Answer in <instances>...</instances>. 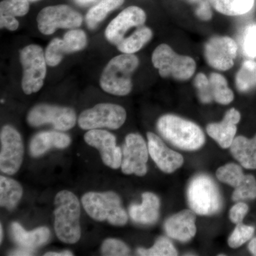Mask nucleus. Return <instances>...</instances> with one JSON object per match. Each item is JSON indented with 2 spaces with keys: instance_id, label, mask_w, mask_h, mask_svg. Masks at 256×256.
I'll list each match as a JSON object with an SVG mask.
<instances>
[{
  "instance_id": "10",
  "label": "nucleus",
  "mask_w": 256,
  "mask_h": 256,
  "mask_svg": "<svg viewBox=\"0 0 256 256\" xmlns=\"http://www.w3.org/2000/svg\"><path fill=\"white\" fill-rule=\"evenodd\" d=\"M28 122L33 127L52 124L55 129L66 131L74 127L76 122V114L70 108L40 104L30 111Z\"/></svg>"
},
{
  "instance_id": "37",
  "label": "nucleus",
  "mask_w": 256,
  "mask_h": 256,
  "mask_svg": "<svg viewBox=\"0 0 256 256\" xmlns=\"http://www.w3.org/2000/svg\"><path fill=\"white\" fill-rule=\"evenodd\" d=\"M102 256H124L130 254V249L124 242L114 238H108L101 246Z\"/></svg>"
},
{
  "instance_id": "43",
  "label": "nucleus",
  "mask_w": 256,
  "mask_h": 256,
  "mask_svg": "<svg viewBox=\"0 0 256 256\" xmlns=\"http://www.w3.org/2000/svg\"><path fill=\"white\" fill-rule=\"evenodd\" d=\"M45 256H72L74 254L69 250H63L60 252H48L44 254Z\"/></svg>"
},
{
  "instance_id": "5",
  "label": "nucleus",
  "mask_w": 256,
  "mask_h": 256,
  "mask_svg": "<svg viewBox=\"0 0 256 256\" xmlns=\"http://www.w3.org/2000/svg\"><path fill=\"white\" fill-rule=\"evenodd\" d=\"M188 200L190 208L198 215L215 214L223 204L216 183L210 176L203 174L196 175L190 182Z\"/></svg>"
},
{
  "instance_id": "26",
  "label": "nucleus",
  "mask_w": 256,
  "mask_h": 256,
  "mask_svg": "<svg viewBox=\"0 0 256 256\" xmlns=\"http://www.w3.org/2000/svg\"><path fill=\"white\" fill-rule=\"evenodd\" d=\"M124 0H102L87 13L86 21L90 30H94L104 20L108 13L122 4Z\"/></svg>"
},
{
  "instance_id": "22",
  "label": "nucleus",
  "mask_w": 256,
  "mask_h": 256,
  "mask_svg": "<svg viewBox=\"0 0 256 256\" xmlns=\"http://www.w3.org/2000/svg\"><path fill=\"white\" fill-rule=\"evenodd\" d=\"M230 152L244 168L256 170V134L252 139L244 136L234 138Z\"/></svg>"
},
{
  "instance_id": "19",
  "label": "nucleus",
  "mask_w": 256,
  "mask_h": 256,
  "mask_svg": "<svg viewBox=\"0 0 256 256\" xmlns=\"http://www.w3.org/2000/svg\"><path fill=\"white\" fill-rule=\"evenodd\" d=\"M72 142L70 136L65 133L46 131L35 134L30 142V154L37 158L45 154L52 148L65 149Z\"/></svg>"
},
{
  "instance_id": "16",
  "label": "nucleus",
  "mask_w": 256,
  "mask_h": 256,
  "mask_svg": "<svg viewBox=\"0 0 256 256\" xmlns=\"http://www.w3.org/2000/svg\"><path fill=\"white\" fill-rule=\"evenodd\" d=\"M148 150L152 159L162 171L172 173L183 164V156L170 149L161 138L152 132H148Z\"/></svg>"
},
{
  "instance_id": "6",
  "label": "nucleus",
  "mask_w": 256,
  "mask_h": 256,
  "mask_svg": "<svg viewBox=\"0 0 256 256\" xmlns=\"http://www.w3.org/2000/svg\"><path fill=\"white\" fill-rule=\"evenodd\" d=\"M153 65L163 78L172 77L178 80H188L196 70L195 60L188 56L178 55L169 45L160 44L152 56Z\"/></svg>"
},
{
  "instance_id": "31",
  "label": "nucleus",
  "mask_w": 256,
  "mask_h": 256,
  "mask_svg": "<svg viewBox=\"0 0 256 256\" xmlns=\"http://www.w3.org/2000/svg\"><path fill=\"white\" fill-rule=\"evenodd\" d=\"M63 41L66 53H74L85 48L87 44V37L82 30H73L66 33Z\"/></svg>"
},
{
  "instance_id": "45",
  "label": "nucleus",
  "mask_w": 256,
  "mask_h": 256,
  "mask_svg": "<svg viewBox=\"0 0 256 256\" xmlns=\"http://www.w3.org/2000/svg\"><path fill=\"white\" fill-rule=\"evenodd\" d=\"M76 3H78L80 5H86L90 4V3L94 2L96 0H75Z\"/></svg>"
},
{
  "instance_id": "3",
  "label": "nucleus",
  "mask_w": 256,
  "mask_h": 256,
  "mask_svg": "<svg viewBox=\"0 0 256 256\" xmlns=\"http://www.w3.org/2000/svg\"><path fill=\"white\" fill-rule=\"evenodd\" d=\"M139 60L134 54H124L114 57L104 68L100 79L102 90L112 95L124 96L132 90V74Z\"/></svg>"
},
{
  "instance_id": "46",
  "label": "nucleus",
  "mask_w": 256,
  "mask_h": 256,
  "mask_svg": "<svg viewBox=\"0 0 256 256\" xmlns=\"http://www.w3.org/2000/svg\"><path fill=\"white\" fill-rule=\"evenodd\" d=\"M0 234H1V235H0V242H2V239H3V228H2V225H0Z\"/></svg>"
},
{
  "instance_id": "9",
  "label": "nucleus",
  "mask_w": 256,
  "mask_h": 256,
  "mask_svg": "<svg viewBox=\"0 0 256 256\" xmlns=\"http://www.w3.org/2000/svg\"><path fill=\"white\" fill-rule=\"evenodd\" d=\"M0 170L4 174H16L24 158V144L20 132L11 126H5L0 133Z\"/></svg>"
},
{
  "instance_id": "28",
  "label": "nucleus",
  "mask_w": 256,
  "mask_h": 256,
  "mask_svg": "<svg viewBox=\"0 0 256 256\" xmlns=\"http://www.w3.org/2000/svg\"><path fill=\"white\" fill-rule=\"evenodd\" d=\"M210 86L214 100L222 105H228L234 100V92L229 88L226 79L220 74H210Z\"/></svg>"
},
{
  "instance_id": "34",
  "label": "nucleus",
  "mask_w": 256,
  "mask_h": 256,
  "mask_svg": "<svg viewBox=\"0 0 256 256\" xmlns=\"http://www.w3.org/2000/svg\"><path fill=\"white\" fill-rule=\"evenodd\" d=\"M240 46L246 56L256 58V24L248 25L242 32Z\"/></svg>"
},
{
  "instance_id": "40",
  "label": "nucleus",
  "mask_w": 256,
  "mask_h": 256,
  "mask_svg": "<svg viewBox=\"0 0 256 256\" xmlns=\"http://www.w3.org/2000/svg\"><path fill=\"white\" fill-rule=\"evenodd\" d=\"M196 14L198 18L208 21L212 18V12L210 10V4L206 1H203L200 3V6L196 10Z\"/></svg>"
},
{
  "instance_id": "48",
  "label": "nucleus",
  "mask_w": 256,
  "mask_h": 256,
  "mask_svg": "<svg viewBox=\"0 0 256 256\" xmlns=\"http://www.w3.org/2000/svg\"><path fill=\"white\" fill-rule=\"evenodd\" d=\"M32 1H35V0H32Z\"/></svg>"
},
{
  "instance_id": "12",
  "label": "nucleus",
  "mask_w": 256,
  "mask_h": 256,
  "mask_svg": "<svg viewBox=\"0 0 256 256\" xmlns=\"http://www.w3.org/2000/svg\"><path fill=\"white\" fill-rule=\"evenodd\" d=\"M148 146L142 136L134 133L128 134L122 148V172L140 176L146 175L148 172Z\"/></svg>"
},
{
  "instance_id": "27",
  "label": "nucleus",
  "mask_w": 256,
  "mask_h": 256,
  "mask_svg": "<svg viewBox=\"0 0 256 256\" xmlns=\"http://www.w3.org/2000/svg\"><path fill=\"white\" fill-rule=\"evenodd\" d=\"M236 86L239 92H250L256 86V62L247 60L242 63L236 76Z\"/></svg>"
},
{
  "instance_id": "30",
  "label": "nucleus",
  "mask_w": 256,
  "mask_h": 256,
  "mask_svg": "<svg viewBox=\"0 0 256 256\" xmlns=\"http://www.w3.org/2000/svg\"><path fill=\"white\" fill-rule=\"evenodd\" d=\"M138 254L144 256H174L178 252L173 244L166 238H160L154 245L149 249L138 248Z\"/></svg>"
},
{
  "instance_id": "17",
  "label": "nucleus",
  "mask_w": 256,
  "mask_h": 256,
  "mask_svg": "<svg viewBox=\"0 0 256 256\" xmlns=\"http://www.w3.org/2000/svg\"><path fill=\"white\" fill-rule=\"evenodd\" d=\"M196 213L192 210H184L172 216L166 220L164 228L171 238L180 242L191 240L196 232Z\"/></svg>"
},
{
  "instance_id": "44",
  "label": "nucleus",
  "mask_w": 256,
  "mask_h": 256,
  "mask_svg": "<svg viewBox=\"0 0 256 256\" xmlns=\"http://www.w3.org/2000/svg\"><path fill=\"white\" fill-rule=\"evenodd\" d=\"M249 252H252V255L256 256V237L250 240L248 245Z\"/></svg>"
},
{
  "instance_id": "38",
  "label": "nucleus",
  "mask_w": 256,
  "mask_h": 256,
  "mask_svg": "<svg viewBox=\"0 0 256 256\" xmlns=\"http://www.w3.org/2000/svg\"><path fill=\"white\" fill-rule=\"evenodd\" d=\"M194 82L195 87L196 88L198 98L202 102L210 104L214 100L210 80L205 74L202 73L197 74Z\"/></svg>"
},
{
  "instance_id": "21",
  "label": "nucleus",
  "mask_w": 256,
  "mask_h": 256,
  "mask_svg": "<svg viewBox=\"0 0 256 256\" xmlns=\"http://www.w3.org/2000/svg\"><path fill=\"white\" fill-rule=\"evenodd\" d=\"M11 234L18 245L33 250L46 244L50 238V229L45 226L26 232L21 224L14 222L11 225Z\"/></svg>"
},
{
  "instance_id": "29",
  "label": "nucleus",
  "mask_w": 256,
  "mask_h": 256,
  "mask_svg": "<svg viewBox=\"0 0 256 256\" xmlns=\"http://www.w3.org/2000/svg\"><path fill=\"white\" fill-rule=\"evenodd\" d=\"M216 175L222 182L234 188L242 184L246 176L242 168L234 163H228L220 166L217 170Z\"/></svg>"
},
{
  "instance_id": "2",
  "label": "nucleus",
  "mask_w": 256,
  "mask_h": 256,
  "mask_svg": "<svg viewBox=\"0 0 256 256\" xmlns=\"http://www.w3.org/2000/svg\"><path fill=\"white\" fill-rule=\"evenodd\" d=\"M158 130L166 140L184 150H196L204 144L201 128L174 114L162 116L158 121Z\"/></svg>"
},
{
  "instance_id": "33",
  "label": "nucleus",
  "mask_w": 256,
  "mask_h": 256,
  "mask_svg": "<svg viewBox=\"0 0 256 256\" xmlns=\"http://www.w3.org/2000/svg\"><path fill=\"white\" fill-rule=\"evenodd\" d=\"M30 4L28 0H4L0 4V15L22 16L28 14Z\"/></svg>"
},
{
  "instance_id": "25",
  "label": "nucleus",
  "mask_w": 256,
  "mask_h": 256,
  "mask_svg": "<svg viewBox=\"0 0 256 256\" xmlns=\"http://www.w3.org/2000/svg\"><path fill=\"white\" fill-rule=\"evenodd\" d=\"M152 37V32L150 28L143 26L138 28L132 35L124 38L117 45L120 52L124 54H133L142 48Z\"/></svg>"
},
{
  "instance_id": "7",
  "label": "nucleus",
  "mask_w": 256,
  "mask_h": 256,
  "mask_svg": "<svg viewBox=\"0 0 256 256\" xmlns=\"http://www.w3.org/2000/svg\"><path fill=\"white\" fill-rule=\"evenodd\" d=\"M23 67L22 87L26 95L38 92L43 86L46 74V62L42 47L28 45L20 52Z\"/></svg>"
},
{
  "instance_id": "39",
  "label": "nucleus",
  "mask_w": 256,
  "mask_h": 256,
  "mask_svg": "<svg viewBox=\"0 0 256 256\" xmlns=\"http://www.w3.org/2000/svg\"><path fill=\"white\" fill-rule=\"evenodd\" d=\"M249 207L244 202H238L230 210L229 217L234 224H238L242 223V220L245 218L246 215L248 212Z\"/></svg>"
},
{
  "instance_id": "11",
  "label": "nucleus",
  "mask_w": 256,
  "mask_h": 256,
  "mask_svg": "<svg viewBox=\"0 0 256 256\" xmlns=\"http://www.w3.org/2000/svg\"><path fill=\"white\" fill-rule=\"evenodd\" d=\"M37 24L43 34L50 35L57 28H76L82 25V18L78 12L67 5L44 8L37 16Z\"/></svg>"
},
{
  "instance_id": "4",
  "label": "nucleus",
  "mask_w": 256,
  "mask_h": 256,
  "mask_svg": "<svg viewBox=\"0 0 256 256\" xmlns=\"http://www.w3.org/2000/svg\"><path fill=\"white\" fill-rule=\"evenodd\" d=\"M84 210L89 216L98 222L108 220L114 226H124L128 217L121 200L114 192H89L82 196Z\"/></svg>"
},
{
  "instance_id": "13",
  "label": "nucleus",
  "mask_w": 256,
  "mask_h": 256,
  "mask_svg": "<svg viewBox=\"0 0 256 256\" xmlns=\"http://www.w3.org/2000/svg\"><path fill=\"white\" fill-rule=\"evenodd\" d=\"M84 140L88 146L98 150L106 166L114 170L121 166L122 151L117 146L116 136L112 133L101 129L90 130L84 136Z\"/></svg>"
},
{
  "instance_id": "35",
  "label": "nucleus",
  "mask_w": 256,
  "mask_h": 256,
  "mask_svg": "<svg viewBox=\"0 0 256 256\" xmlns=\"http://www.w3.org/2000/svg\"><path fill=\"white\" fill-rule=\"evenodd\" d=\"M255 233V228L250 226L244 225L242 223L237 224L236 227L230 236L228 240L229 246L237 248L242 246L252 238Z\"/></svg>"
},
{
  "instance_id": "8",
  "label": "nucleus",
  "mask_w": 256,
  "mask_h": 256,
  "mask_svg": "<svg viewBox=\"0 0 256 256\" xmlns=\"http://www.w3.org/2000/svg\"><path fill=\"white\" fill-rule=\"evenodd\" d=\"M127 114L122 106L112 104H100L82 111L78 124L82 130L108 128L118 129L126 122Z\"/></svg>"
},
{
  "instance_id": "18",
  "label": "nucleus",
  "mask_w": 256,
  "mask_h": 256,
  "mask_svg": "<svg viewBox=\"0 0 256 256\" xmlns=\"http://www.w3.org/2000/svg\"><path fill=\"white\" fill-rule=\"evenodd\" d=\"M240 120V112L236 109H230L225 114L222 122L207 126V133L222 148H228L232 146L235 138L237 131L236 126Z\"/></svg>"
},
{
  "instance_id": "14",
  "label": "nucleus",
  "mask_w": 256,
  "mask_h": 256,
  "mask_svg": "<svg viewBox=\"0 0 256 256\" xmlns=\"http://www.w3.org/2000/svg\"><path fill=\"white\" fill-rule=\"evenodd\" d=\"M238 46L228 36H216L205 45L204 55L207 63L214 68L228 70L234 66Z\"/></svg>"
},
{
  "instance_id": "20",
  "label": "nucleus",
  "mask_w": 256,
  "mask_h": 256,
  "mask_svg": "<svg viewBox=\"0 0 256 256\" xmlns=\"http://www.w3.org/2000/svg\"><path fill=\"white\" fill-rule=\"evenodd\" d=\"M140 205L132 204L129 208V215L134 222L144 225L156 224L159 218V198L151 192L142 194Z\"/></svg>"
},
{
  "instance_id": "24",
  "label": "nucleus",
  "mask_w": 256,
  "mask_h": 256,
  "mask_svg": "<svg viewBox=\"0 0 256 256\" xmlns=\"http://www.w3.org/2000/svg\"><path fill=\"white\" fill-rule=\"evenodd\" d=\"M214 9L228 16L246 14L252 10L255 0H208Z\"/></svg>"
},
{
  "instance_id": "1",
  "label": "nucleus",
  "mask_w": 256,
  "mask_h": 256,
  "mask_svg": "<svg viewBox=\"0 0 256 256\" xmlns=\"http://www.w3.org/2000/svg\"><path fill=\"white\" fill-rule=\"evenodd\" d=\"M54 228L57 237L66 244H74L80 240V205L77 196L68 190L56 195Z\"/></svg>"
},
{
  "instance_id": "36",
  "label": "nucleus",
  "mask_w": 256,
  "mask_h": 256,
  "mask_svg": "<svg viewBox=\"0 0 256 256\" xmlns=\"http://www.w3.org/2000/svg\"><path fill=\"white\" fill-rule=\"evenodd\" d=\"M63 40L60 38H54L47 46L45 52V60L47 65L50 66H56L58 65L66 54Z\"/></svg>"
},
{
  "instance_id": "47",
  "label": "nucleus",
  "mask_w": 256,
  "mask_h": 256,
  "mask_svg": "<svg viewBox=\"0 0 256 256\" xmlns=\"http://www.w3.org/2000/svg\"><path fill=\"white\" fill-rule=\"evenodd\" d=\"M188 1L192 2H196L200 1V0H188Z\"/></svg>"
},
{
  "instance_id": "23",
  "label": "nucleus",
  "mask_w": 256,
  "mask_h": 256,
  "mask_svg": "<svg viewBox=\"0 0 256 256\" xmlns=\"http://www.w3.org/2000/svg\"><path fill=\"white\" fill-rule=\"evenodd\" d=\"M21 184L13 178L0 176V205L6 210H12L18 206L22 197Z\"/></svg>"
},
{
  "instance_id": "15",
  "label": "nucleus",
  "mask_w": 256,
  "mask_h": 256,
  "mask_svg": "<svg viewBox=\"0 0 256 256\" xmlns=\"http://www.w3.org/2000/svg\"><path fill=\"white\" fill-rule=\"evenodd\" d=\"M146 21V12L141 8L129 6L109 24L105 32L106 38L112 44L118 45L124 40V34L128 30L142 26Z\"/></svg>"
},
{
  "instance_id": "32",
  "label": "nucleus",
  "mask_w": 256,
  "mask_h": 256,
  "mask_svg": "<svg viewBox=\"0 0 256 256\" xmlns=\"http://www.w3.org/2000/svg\"><path fill=\"white\" fill-rule=\"evenodd\" d=\"M256 198V180L252 175H246L242 184L235 188L232 195L234 202L252 200Z\"/></svg>"
},
{
  "instance_id": "41",
  "label": "nucleus",
  "mask_w": 256,
  "mask_h": 256,
  "mask_svg": "<svg viewBox=\"0 0 256 256\" xmlns=\"http://www.w3.org/2000/svg\"><path fill=\"white\" fill-rule=\"evenodd\" d=\"M18 22L14 16L0 15V26L8 28L10 31H15L18 28Z\"/></svg>"
},
{
  "instance_id": "42",
  "label": "nucleus",
  "mask_w": 256,
  "mask_h": 256,
  "mask_svg": "<svg viewBox=\"0 0 256 256\" xmlns=\"http://www.w3.org/2000/svg\"><path fill=\"white\" fill-rule=\"evenodd\" d=\"M33 255V250L30 249L24 248L21 247V248L14 250L10 254V256H32Z\"/></svg>"
}]
</instances>
